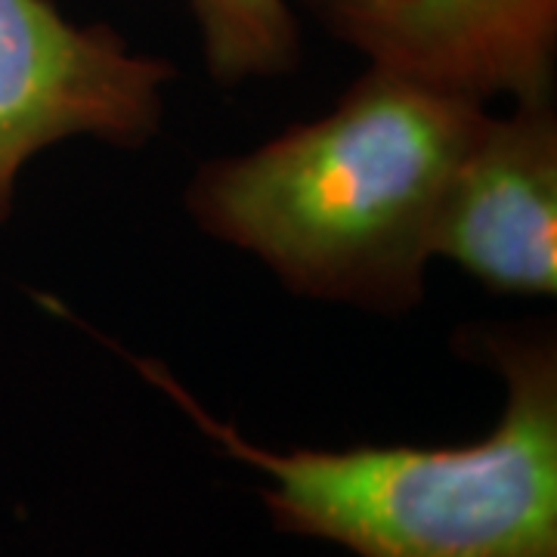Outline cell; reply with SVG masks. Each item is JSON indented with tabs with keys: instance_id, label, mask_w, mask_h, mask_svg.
Instances as JSON below:
<instances>
[{
	"instance_id": "obj_1",
	"label": "cell",
	"mask_w": 557,
	"mask_h": 557,
	"mask_svg": "<svg viewBox=\"0 0 557 557\" xmlns=\"http://www.w3.org/2000/svg\"><path fill=\"white\" fill-rule=\"evenodd\" d=\"M486 115L369 65L322 119L201 164L186 211L295 295L399 317L424 300L446 189Z\"/></svg>"
},
{
	"instance_id": "obj_2",
	"label": "cell",
	"mask_w": 557,
	"mask_h": 557,
	"mask_svg": "<svg viewBox=\"0 0 557 557\" xmlns=\"http://www.w3.org/2000/svg\"><path fill=\"white\" fill-rule=\"evenodd\" d=\"M474 338L508 397L493 431L461 446L263 449L211 416L161 362L119 354L205 437L273 480L263 502L285 533L357 557H557L555 332L498 325Z\"/></svg>"
},
{
	"instance_id": "obj_3",
	"label": "cell",
	"mask_w": 557,
	"mask_h": 557,
	"mask_svg": "<svg viewBox=\"0 0 557 557\" xmlns=\"http://www.w3.org/2000/svg\"><path fill=\"white\" fill-rule=\"evenodd\" d=\"M174 65L109 25H75L53 0H0V220L40 149L90 137L139 149L164 115Z\"/></svg>"
},
{
	"instance_id": "obj_4",
	"label": "cell",
	"mask_w": 557,
	"mask_h": 557,
	"mask_svg": "<svg viewBox=\"0 0 557 557\" xmlns=\"http://www.w3.org/2000/svg\"><path fill=\"white\" fill-rule=\"evenodd\" d=\"M434 258L453 260L502 295L557 292L555 97L515 100L486 115L458 161L440 211Z\"/></svg>"
},
{
	"instance_id": "obj_5",
	"label": "cell",
	"mask_w": 557,
	"mask_h": 557,
	"mask_svg": "<svg viewBox=\"0 0 557 557\" xmlns=\"http://www.w3.org/2000/svg\"><path fill=\"white\" fill-rule=\"evenodd\" d=\"M369 65L474 100L555 94L557 0H307Z\"/></svg>"
},
{
	"instance_id": "obj_6",
	"label": "cell",
	"mask_w": 557,
	"mask_h": 557,
	"mask_svg": "<svg viewBox=\"0 0 557 557\" xmlns=\"http://www.w3.org/2000/svg\"><path fill=\"white\" fill-rule=\"evenodd\" d=\"M189 7L220 87L278 78L300 62V28L288 0H189Z\"/></svg>"
}]
</instances>
